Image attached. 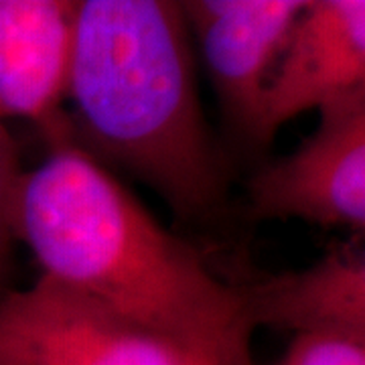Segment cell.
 I'll return each mask as SVG.
<instances>
[{"label": "cell", "mask_w": 365, "mask_h": 365, "mask_svg": "<svg viewBox=\"0 0 365 365\" xmlns=\"http://www.w3.org/2000/svg\"><path fill=\"white\" fill-rule=\"evenodd\" d=\"M13 227L43 276L217 364L250 365L237 288L73 140L47 144L41 165L21 173Z\"/></svg>", "instance_id": "cell-1"}, {"label": "cell", "mask_w": 365, "mask_h": 365, "mask_svg": "<svg viewBox=\"0 0 365 365\" xmlns=\"http://www.w3.org/2000/svg\"><path fill=\"white\" fill-rule=\"evenodd\" d=\"M73 143L146 182L187 222L222 207L225 173L173 0H78L67 79Z\"/></svg>", "instance_id": "cell-2"}, {"label": "cell", "mask_w": 365, "mask_h": 365, "mask_svg": "<svg viewBox=\"0 0 365 365\" xmlns=\"http://www.w3.org/2000/svg\"><path fill=\"white\" fill-rule=\"evenodd\" d=\"M0 365H222L41 274L0 297Z\"/></svg>", "instance_id": "cell-3"}, {"label": "cell", "mask_w": 365, "mask_h": 365, "mask_svg": "<svg viewBox=\"0 0 365 365\" xmlns=\"http://www.w3.org/2000/svg\"><path fill=\"white\" fill-rule=\"evenodd\" d=\"M319 124L287 157L250 179L254 220L365 227V88L323 106Z\"/></svg>", "instance_id": "cell-4"}, {"label": "cell", "mask_w": 365, "mask_h": 365, "mask_svg": "<svg viewBox=\"0 0 365 365\" xmlns=\"http://www.w3.org/2000/svg\"><path fill=\"white\" fill-rule=\"evenodd\" d=\"M307 0H187L181 11L199 43L223 120L262 146L266 96Z\"/></svg>", "instance_id": "cell-5"}, {"label": "cell", "mask_w": 365, "mask_h": 365, "mask_svg": "<svg viewBox=\"0 0 365 365\" xmlns=\"http://www.w3.org/2000/svg\"><path fill=\"white\" fill-rule=\"evenodd\" d=\"M78 0H0V126L35 124L47 144L73 140L67 79Z\"/></svg>", "instance_id": "cell-6"}, {"label": "cell", "mask_w": 365, "mask_h": 365, "mask_svg": "<svg viewBox=\"0 0 365 365\" xmlns=\"http://www.w3.org/2000/svg\"><path fill=\"white\" fill-rule=\"evenodd\" d=\"M365 88L364 0H307L274 71L262 146L292 118Z\"/></svg>", "instance_id": "cell-7"}, {"label": "cell", "mask_w": 365, "mask_h": 365, "mask_svg": "<svg viewBox=\"0 0 365 365\" xmlns=\"http://www.w3.org/2000/svg\"><path fill=\"white\" fill-rule=\"evenodd\" d=\"M242 317L294 335H345L365 339V258L359 250L337 248L302 270L235 287Z\"/></svg>", "instance_id": "cell-8"}, {"label": "cell", "mask_w": 365, "mask_h": 365, "mask_svg": "<svg viewBox=\"0 0 365 365\" xmlns=\"http://www.w3.org/2000/svg\"><path fill=\"white\" fill-rule=\"evenodd\" d=\"M21 160L19 148L14 144L6 126H0V297L11 290L9 280L14 266V237L13 203L16 185L21 179Z\"/></svg>", "instance_id": "cell-9"}, {"label": "cell", "mask_w": 365, "mask_h": 365, "mask_svg": "<svg viewBox=\"0 0 365 365\" xmlns=\"http://www.w3.org/2000/svg\"><path fill=\"white\" fill-rule=\"evenodd\" d=\"M274 365H365V339L345 335H294Z\"/></svg>", "instance_id": "cell-10"}]
</instances>
